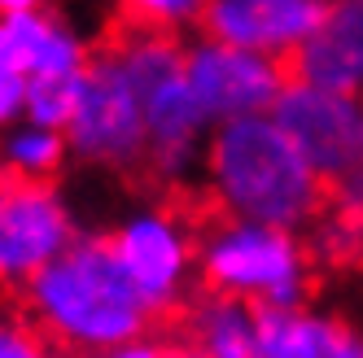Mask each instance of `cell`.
<instances>
[{
  "label": "cell",
  "mask_w": 363,
  "mask_h": 358,
  "mask_svg": "<svg viewBox=\"0 0 363 358\" xmlns=\"http://www.w3.org/2000/svg\"><path fill=\"white\" fill-rule=\"evenodd\" d=\"M79 236L74 206L57 184L0 179V289L22 293Z\"/></svg>",
  "instance_id": "52a82bcc"
},
{
  "label": "cell",
  "mask_w": 363,
  "mask_h": 358,
  "mask_svg": "<svg viewBox=\"0 0 363 358\" xmlns=\"http://www.w3.org/2000/svg\"><path fill=\"white\" fill-rule=\"evenodd\" d=\"M0 358H57V350L40 337L27 315L0 311Z\"/></svg>",
  "instance_id": "d6986e66"
},
{
  "label": "cell",
  "mask_w": 363,
  "mask_h": 358,
  "mask_svg": "<svg viewBox=\"0 0 363 358\" xmlns=\"http://www.w3.org/2000/svg\"><path fill=\"white\" fill-rule=\"evenodd\" d=\"M272 122L328 188H342L354 175H363V166H359L363 100L320 92V88L289 79V88L280 92L276 110H272Z\"/></svg>",
  "instance_id": "ba28073f"
},
{
  "label": "cell",
  "mask_w": 363,
  "mask_h": 358,
  "mask_svg": "<svg viewBox=\"0 0 363 358\" xmlns=\"http://www.w3.org/2000/svg\"><path fill=\"white\" fill-rule=\"evenodd\" d=\"M127 13H132L136 27H149V31H158V35L179 40L184 31L201 27L206 5H197V0H140V5H132Z\"/></svg>",
  "instance_id": "ac0fdd59"
},
{
  "label": "cell",
  "mask_w": 363,
  "mask_h": 358,
  "mask_svg": "<svg viewBox=\"0 0 363 358\" xmlns=\"http://www.w3.org/2000/svg\"><path fill=\"white\" fill-rule=\"evenodd\" d=\"M22 110H27V74H22L18 62L0 48V132L18 127Z\"/></svg>",
  "instance_id": "ffe728a7"
},
{
  "label": "cell",
  "mask_w": 363,
  "mask_h": 358,
  "mask_svg": "<svg viewBox=\"0 0 363 358\" xmlns=\"http://www.w3.org/2000/svg\"><path fill=\"white\" fill-rule=\"evenodd\" d=\"M66 149L74 162L96 171H145V96L127 79L110 44L92 48L79 105L66 127Z\"/></svg>",
  "instance_id": "5b68a950"
},
{
  "label": "cell",
  "mask_w": 363,
  "mask_h": 358,
  "mask_svg": "<svg viewBox=\"0 0 363 358\" xmlns=\"http://www.w3.org/2000/svg\"><path fill=\"white\" fill-rule=\"evenodd\" d=\"M211 136L215 127L201 114L184 74L145 96V175L158 188L175 192V188L201 184Z\"/></svg>",
  "instance_id": "9c48e42d"
},
{
  "label": "cell",
  "mask_w": 363,
  "mask_h": 358,
  "mask_svg": "<svg viewBox=\"0 0 363 358\" xmlns=\"http://www.w3.org/2000/svg\"><path fill=\"white\" fill-rule=\"evenodd\" d=\"M328 358H363V332L346 328V332H342V341L333 345V354H328Z\"/></svg>",
  "instance_id": "44dd1931"
},
{
  "label": "cell",
  "mask_w": 363,
  "mask_h": 358,
  "mask_svg": "<svg viewBox=\"0 0 363 358\" xmlns=\"http://www.w3.org/2000/svg\"><path fill=\"white\" fill-rule=\"evenodd\" d=\"M359 166H363V122H359Z\"/></svg>",
  "instance_id": "7402d4cb"
},
{
  "label": "cell",
  "mask_w": 363,
  "mask_h": 358,
  "mask_svg": "<svg viewBox=\"0 0 363 358\" xmlns=\"http://www.w3.org/2000/svg\"><path fill=\"white\" fill-rule=\"evenodd\" d=\"M306 249L320 267H337V271L363 267V175H354L342 188H333L328 210L311 227Z\"/></svg>",
  "instance_id": "9a60e30c"
},
{
  "label": "cell",
  "mask_w": 363,
  "mask_h": 358,
  "mask_svg": "<svg viewBox=\"0 0 363 358\" xmlns=\"http://www.w3.org/2000/svg\"><path fill=\"white\" fill-rule=\"evenodd\" d=\"M324 13V0H211L201 13V35L228 48L289 62L315 35Z\"/></svg>",
  "instance_id": "30bf717a"
},
{
  "label": "cell",
  "mask_w": 363,
  "mask_h": 358,
  "mask_svg": "<svg viewBox=\"0 0 363 358\" xmlns=\"http://www.w3.org/2000/svg\"><path fill=\"white\" fill-rule=\"evenodd\" d=\"M106 241L153 319L189 311L197 284V232L184 210L167 201H145L110 227Z\"/></svg>",
  "instance_id": "277c9868"
},
{
  "label": "cell",
  "mask_w": 363,
  "mask_h": 358,
  "mask_svg": "<svg viewBox=\"0 0 363 358\" xmlns=\"http://www.w3.org/2000/svg\"><path fill=\"white\" fill-rule=\"evenodd\" d=\"M184 83L197 96L211 127L267 118L280 92L289 88V62H276L245 48H228L219 40H189L184 44Z\"/></svg>",
  "instance_id": "8992f818"
},
{
  "label": "cell",
  "mask_w": 363,
  "mask_h": 358,
  "mask_svg": "<svg viewBox=\"0 0 363 358\" xmlns=\"http://www.w3.org/2000/svg\"><path fill=\"white\" fill-rule=\"evenodd\" d=\"M346 323L320 306L258 311V358H328Z\"/></svg>",
  "instance_id": "5bb4252c"
},
{
  "label": "cell",
  "mask_w": 363,
  "mask_h": 358,
  "mask_svg": "<svg viewBox=\"0 0 363 358\" xmlns=\"http://www.w3.org/2000/svg\"><path fill=\"white\" fill-rule=\"evenodd\" d=\"M0 48L27 79H66L92 62V40L66 13L35 0H0Z\"/></svg>",
  "instance_id": "8fae6325"
},
{
  "label": "cell",
  "mask_w": 363,
  "mask_h": 358,
  "mask_svg": "<svg viewBox=\"0 0 363 358\" xmlns=\"http://www.w3.org/2000/svg\"><path fill=\"white\" fill-rule=\"evenodd\" d=\"M84 74H66V79H27V110H22V122H35V127H48V132L66 136V127L74 118V105H79V92H84Z\"/></svg>",
  "instance_id": "e0dca14e"
},
{
  "label": "cell",
  "mask_w": 363,
  "mask_h": 358,
  "mask_svg": "<svg viewBox=\"0 0 363 358\" xmlns=\"http://www.w3.org/2000/svg\"><path fill=\"white\" fill-rule=\"evenodd\" d=\"M197 279L201 293L245 301L254 311H294L311 306L315 258L298 232L215 214L197 232Z\"/></svg>",
  "instance_id": "3957f363"
},
{
  "label": "cell",
  "mask_w": 363,
  "mask_h": 358,
  "mask_svg": "<svg viewBox=\"0 0 363 358\" xmlns=\"http://www.w3.org/2000/svg\"><path fill=\"white\" fill-rule=\"evenodd\" d=\"M179 341L201 358H258V311L219 293H197L184 311Z\"/></svg>",
  "instance_id": "4fadbf2b"
},
{
  "label": "cell",
  "mask_w": 363,
  "mask_h": 358,
  "mask_svg": "<svg viewBox=\"0 0 363 358\" xmlns=\"http://www.w3.org/2000/svg\"><path fill=\"white\" fill-rule=\"evenodd\" d=\"M294 79L320 92L363 100V0H337L298 53L289 57Z\"/></svg>",
  "instance_id": "7c38bea8"
},
{
  "label": "cell",
  "mask_w": 363,
  "mask_h": 358,
  "mask_svg": "<svg viewBox=\"0 0 363 358\" xmlns=\"http://www.w3.org/2000/svg\"><path fill=\"white\" fill-rule=\"evenodd\" d=\"M66 162H70V149L62 132H48V127H35V122H18L9 132H0V179L53 184Z\"/></svg>",
  "instance_id": "2e32d148"
},
{
  "label": "cell",
  "mask_w": 363,
  "mask_h": 358,
  "mask_svg": "<svg viewBox=\"0 0 363 358\" xmlns=\"http://www.w3.org/2000/svg\"><path fill=\"white\" fill-rule=\"evenodd\" d=\"M201 188L219 219L263 223L298 236L320 223L333 197L328 184L284 140L272 114L215 127L201 166Z\"/></svg>",
  "instance_id": "7a4b0ae2"
},
{
  "label": "cell",
  "mask_w": 363,
  "mask_h": 358,
  "mask_svg": "<svg viewBox=\"0 0 363 358\" xmlns=\"http://www.w3.org/2000/svg\"><path fill=\"white\" fill-rule=\"evenodd\" d=\"M22 315L70 358L106 354L153 332L149 306L118 267L106 232H84L53 267H44L22 289Z\"/></svg>",
  "instance_id": "6da1fadb"
}]
</instances>
